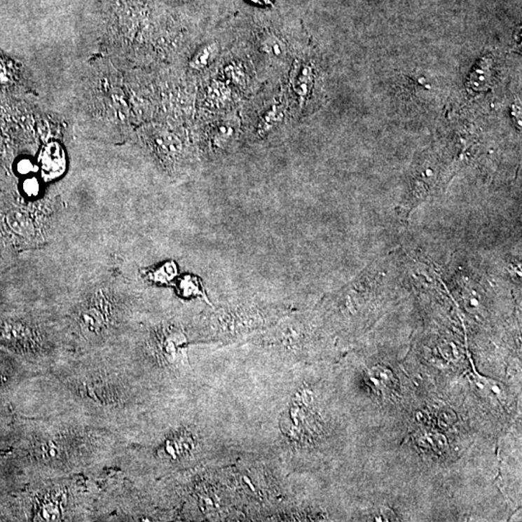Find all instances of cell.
I'll use <instances>...</instances> for the list:
<instances>
[{
	"label": "cell",
	"mask_w": 522,
	"mask_h": 522,
	"mask_svg": "<svg viewBox=\"0 0 522 522\" xmlns=\"http://www.w3.org/2000/svg\"><path fill=\"white\" fill-rule=\"evenodd\" d=\"M226 75L234 85H241L245 83V73L241 66L228 65V67L226 69Z\"/></svg>",
	"instance_id": "9"
},
{
	"label": "cell",
	"mask_w": 522,
	"mask_h": 522,
	"mask_svg": "<svg viewBox=\"0 0 522 522\" xmlns=\"http://www.w3.org/2000/svg\"><path fill=\"white\" fill-rule=\"evenodd\" d=\"M284 111L280 107L274 106L273 108L269 109L259 122V128H257L259 136L264 137L271 133L284 121Z\"/></svg>",
	"instance_id": "5"
},
{
	"label": "cell",
	"mask_w": 522,
	"mask_h": 522,
	"mask_svg": "<svg viewBox=\"0 0 522 522\" xmlns=\"http://www.w3.org/2000/svg\"><path fill=\"white\" fill-rule=\"evenodd\" d=\"M182 1H193V0H182Z\"/></svg>",
	"instance_id": "14"
},
{
	"label": "cell",
	"mask_w": 522,
	"mask_h": 522,
	"mask_svg": "<svg viewBox=\"0 0 522 522\" xmlns=\"http://www.w3.org/2000/svg\"><path fill=\"white\" fill-rule=\"evenodd\" d=\"M238 124L231 119L217 125L211 135V142H212L214 149L221 150V151L229 149L234 141L238 139Z\"/></svg>",
	"instance_id": "2"
},
{
	"label": "cell",
	"mask_w": 522,
	"mask_h": 522,
	"mask_svg": "<svg viewBox=\"0 0 522 522\" xmlns=\"http://www.w3.org/2000/svg\"><path fill=\"white\" fill-rule=\"evenodd\" d=\"M39 169L46 180H55L62 177L67 169V155L57 142H48L40 153Z\"/></svg>",
	"instance_id": "1"
},
{
	"label": "cell",
	"mask_w": 522,
	"mask_h": 522,
	"mask_svg": "<svg viewBox=\"0 0 522 522\" xmlns=\"http://www.w3.org/2000/svg\"><path fill=\"white\" fill-rule=\"evenodd\" d=\"M261 50L270 58H282L287 55V46L279 37L271 34L262 40Z\"/></svg>",
	"instance_id": "6"
},
{
	"label": "cell",
	"mask_w": 522,
	"mask_h": 522,
	"mask_svg": "<svg viewBox=\"0 0 522 522\" xmlns=\"http://www.w3.org/2000/svg\"><path fill=\"white\" fill-rule=\"evenodd\" d=\"M22 190L25 195L29 198H36L40 193L41 182L39 178L29 175L25 178L22 182Z\"/></svg>",
	"instance_id": "8"
},
{
	"label": "cell",
	"mask_w": 522,
	"mask_h": 522,
	"mask_svg": "<svg viewBox=\"0 0 522 522\" xmlns=\"http://www.w3.org/2000/svg\"><path fill=\"white\" fill-rule=\"evenodd\" d=\"M16 170L20 175L27 177L36 172L37 165L29 158H22L17 163Z\"/></svg>",
	"instance_id": "11"
},
{
	"label": "cell",
	"mask_w": 522,
	"mask_h": 522,
	"mask_svg": "<svg viewBox=\"0 0 522 522\" xmlns=\"http://www.w3.org/2000/svg\"><path fill=\"white\" fill-rule=\"evenodd\" d=\"M312 83V73L307 65H298L292 76V88L298 96L309 95Z\"/></svg>",
	"instance_id": "4"
},
{
	"label": "cell",
	"mask_w": 522,
	"mask_h": 522,
	"mask_svg": "<svg viewBox=\"0 0 522 522\" xmlns=\"http://www.w3.org/2000/svg\"><path fill=\"white\" fill-rule=\"evenodd\" d=\"M181 289L185 295H202L203 291L201 289V285L198 280L193 277H186L181 282Z\"/></svg>",
	"instance_id": "10"
},
{
	"label": "cell",
	"mask_w": 522,
	"mask_h": 522,
	"mask_svg": "<svg viewBox=\"0 0 522 522\" xmlns=\"http://www.w3.org/2000/svg\"><path fill=\"white\" fill-rule=\"evenodd\" d=\"M177 272L174 264L167 263L163 266L162 268H160L159 271H156L155 276L152 277L156 282H170L173 276H175Z\"/></svg>",
	"instance_id": "12"
},
{
	"label": "cell",
	"mask_w": 522,
	"mask_h": 522,
	"mask_svg": "<svg viewBox=\"0 0 522 522\" xmlns=\"http://www.w3.org/2000/svg\"><path fill=\"white\" fill-rule=\"evenodd\" d=\"M249 1L254 2V4H269L270 2H272V0H249Z\"/></svg>",
	"instance_id": "13"
},
{
	"label": "cell",
	"mask_w": 522,
	"mask_h": 522,
	"mask_svg": "<svg viewBox=\"0 0 522 522\" xmlns=\"http://www.w3.org/2000/svg\"><path fill=\"white\" fill-rule=\"evenodd\" d=\"M229 97H231V91H229L228 86L224 85V83L215 81L209 86L207 100L214 106H221V104L228 100Z\"/></svg>",
	"instance_id": "7"
},
{
	"label": "cell",
	"mask_w": 522,
	"mask_h": 522,
	"mask_svg": "<svg viewBox=\"0 0 522 522\" xmlns=\"http://www.w3.org/2000/svg\"><path fill=\"white\" fill-rule=\"evenodd\" d=\"M220 45L218 42H209L201 46L191 58L189 65L193 70L201 71L209 67L220 55Z\"/></svg>",
	"instance_id": "3"
}]
</instances>
